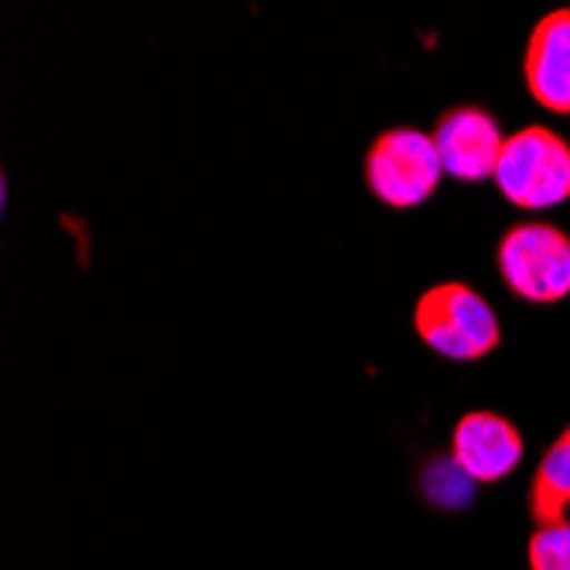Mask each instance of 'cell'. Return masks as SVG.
<instances>
[{"mask_svg": "<svg viewBox=\"0 0 570 570\" xmlns=\"http://www.w3.org/2000/svg\"><path fill=\"white\" fill-rule=\"evenodd\" d=\"M413 328L434 352L454 362L482 358L502 338L489 301L461 281H444L424 291L413 307Z\"/></svg>", "mask_w": 570, "mask_h": 570, "instance_id": "1", "label": "cell"}, {"mask_svg": "<svg viewBox=\"0 0 570 570\" xmlns=\"http://www.w3.org/2000/svg\"><path fill=\"white\" fill-rule=\"evenodd\" d=\"M495 185L515 209H553L570 198V144L550 127L515 130L505 137Z\"/></svg>", "mask_w": 570, "mask_h": 570, "instance_id": "2", "label": "cell"}, {"mask_svg": "<svg viewBox=\"0 0 570 570\" xmlns=\"http://www.w3.org/2000/svg\"><path fill=\"white\" fill-rule=\"evenodd\" d=\"M495 264L523 301L553 304L570 294V236L550 223H515L499 239Z\"/></svg>", "mask_w": 570, "mask_h": 570, "instance_id": "3", "label": "cell"}, {"mask_svg": "<svg viewBox=\"0 0 570 570\" xmlns=\"http://www.w3.org/2000/svg\"><path fill=\"white\" fill-rule=\"evenodd\" d=\"M444 178L434 137L413 127L383 130L366 154V185L390 209H413L428 202Z\"/></svg>", "mask_w": 570, "mask_h": 570, "instance_id": "4", "label": "cell"}, {"mask_svg": "<svg viewBox=\"0 0 570 570\" xmlns=\"http://www.w3.org/2000/svg\"><path fill=\"white\" fill-rule=\"evenodd\" d=\"M434 144L441 154L444 175L458 181H485L495 178L505 137L499 120L482 107H454L438 120Z\"/></svg>", "mask_w": 570, "mask_h": 570, "instance_id": "5", "label": "cell"}, {"mask_svg": "<svg viewBox=\"0 0 570 570\" xmlns=\"http://www.w3.org/2000/svg\"><path fill=\"white\" fill-rule=\"evenodd\" d=\"M451 458L472 482H502L523 461V434L492 410H472L451 434Z\"/></svg>", "mask_w": 570, "mask_h": 570, "instance_id": "6", "label": "cell"}, {"mask_svg": "<svg viewBox=\"0 0 570 570\" xmlns=\"http://www.w3.org/2000/svg\"><path fill=\"white\" fill-rule=\"evenodd\" d=\"M523 72L543 110L570 114V8L540 18L527 45Z\"/></svg>", "mask_w": 570, "mask_h": 570, "instance_id": "7", "label": "cell"}, {"mask_svg": "<svg viewBox=\"0 0 570 570\" xmlns=\"http://www.w3.org/2000/svg\"><path fill=\"white\" fill-rule=\"evenodd\" d=\"M530 515L537 527L570 523V428L537 464L530 482Z\"/></svg>", "mask_w": 570, "mask_h": 570, "instance_id": "8", "label": "cell"}, {"mask_svg": "<svg viewBox=\"0 0 570 570\" xmlns=\"http://www.w3.org/2000/svg\"><path fill=\"white\" fill-rule=\"evenodd\" d=\"M475 482L458 469V461L448 458H431L421 472V492L431 505L438 509H461L469 505Z\"/></svg>", "mask_w": 570, "mask_h": 570, "instance_id": "9", "label": "cell"}, {"mask_svg": "<svg viewBox=\"0 0 570 570\" xmlns=\"http://www.w3.org/2000/svg\"><path fill=\"white\" fill-rule=\"evenodd\" d=\"M527 553L530 570H570V523L537 527Z\"/></svg>", "mask_w": 570, "mask_h": 570, "instance_id": "10", "label": "cell"}]
</instances>
